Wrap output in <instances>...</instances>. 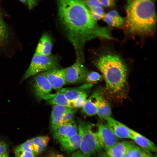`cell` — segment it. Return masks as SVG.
<instances>
[{"label":"cell","mask_w":157,"mask_h":157,"mask_svg":"<svg viewBox=\"0 0 157 157\" xmlns=\"http://www.w3.org/2000/svg\"><path fill=\"white\" fill-rule=\"evenodd\" d=\"M57 3L59 20L75 50L76 59L83 61L87 41L97 38L113 39L110 28L98 24L82 0H59Z\"/></svg>","instance_id":"obj_1"},{"label":"cell","mask_w":157,"mask_h":157,"mask_svg":"<svg viewBox=\"0 0 157 157\" xmlns=\"http://www.w3.org/2000/svg\"><path fill=\"white\" fill-rule=\"evenodd\" d=\"M125 24L131 33L147 35L155 30L156 16L154 2L149 0H129L126 6Z\"/></svg>","instance_id":"obj_2"},{"label":"cell","mask_w":157,"mask_h":157,"mask_svg":"<svg viewBox=\"0 0 157 157\" xmlns=\"http://www.w3.org/2000/svg\"><path fill=\"white\" fill-rule=\"evenodd\" d=\"M95 64L102 74L108 92L113 95L122 93L126 84L127 69L122 58L116 54H104Z\"/></svg>","instance_id":"obj_3"},{"label":"cell","mask_w":157,"mask_h":157,"mask_svg":"<svg viewBox=\"0 0 157 157\" xmlns=\"http://www.w3.org/2000/svg\"><path fill=\"white\" fill-rule=\"evenodd\" d=\"M94 125L89 122L80 120L78 127V133L81 142V151L87 157H91L101 152L103 149L98 140Z\"/></svg>","instance_id":"obj_4"},{"label":"cell","mask_w":157,"mask_h":157,"mask_svg":"<svg viewBox=\"0 0 157 157\" xmlns=\"http://www.w3.org/2000/svg\"><path fill=\"white\" fill-rule=\"evenodd\" d=\"M58 60L57 57L52 54L44 55L35 53L30 65L24 74L22 80L41 72H45L57 68Z\"/></svg>","instance_id":"obj_5"},{"label":"cell","mask_w":157,"mask_h":157,"mask_svg":"<svg viewBox=\"0 0 157 157\" xmlns=\"http://www.w3.org/2000/svg\"><path fill=\"white\" fill-rule=\"evenodd\" d=\"M67 83L74 84L85 81L89 71L80 61L76 60L70 66L63 69Z\"/></svg>","instance_id":"obj_6"},{"label":"cell","mask_w":157,"mask_h":157,"mask_svg":"<svg viewBox=\"0 0 157 157\" xmlns=\"http://www.w3.org/2000/svg\"><path fill=\"white\" fill-rule=\"evenodd\" d=\"M97 135L102 148L106 151L118 142V138L107 124L99 121L97 124Z\"/></svg>","instance_id":"obj_7"},{"label":"cell","mask_w":157,"mask_h":157,"mask_svg":"<svg viewBox=\"0 0 157 157\" xmlns=\"http://www.w3.org/2000/svg\"><path fill=\"white\" fill-rule=\"evenodd\" d=\"M104 99V94L101 88L94 91L88 97L83 107L81 112L86 116H91L97 114L98 108Z\"/></svg>","instance_id":"obj_8"},{"label":"cell","mask_w":157,"mask_h":157,"mask_svg":"<svg viewBox=\"0 0 157 157\" xmlns=\"http://www.w3.org/2000/svg\"><path fill=\"white\" fill-rule=\"evenodd\" d=\"M33 87L35 94L40 99H47L53 89L47 78L42 73L34 78Z\"/></svg>","instance_id":"obj_9"},{"label":"cell","mask_w":157,"mask_h":157,"mask_svg":"<svg viewBox=\"0 0 157 157\" xmlns=\"http://www.w3.org/2000/svg\"><path fill=\"white\" fill-rule=\"evenodd\" d=\"M52 131L54 137L58 141L73 136L78 133V127L73 119L67 122L60 124Z\"/></svg>","instance_id":"obj_10"},{"label":"cell","mask_w":157,"mask_h":157,"mask_svg":"<svg viewBox=\"0 0 157 157\" xmlns=\"http://www.w3.org/2000/svg\"><path fill=\"white\" fill-rule=\"evenodd\" d=\"M47 78L53 89L58 91L67 83L63 69L56 68L42 73Z\"/></svg>","instance_id":"obj_11"},{"label":"cell","mask_w":157,"mask_h":157,"mask_svg":"<svg viewBox=\"0 0 157 157\" xmlns=\"http://www.w3.org/2000/svg\"><path fill=\"white\" fill-rule=\"evenodd\" d=\"M104 120L114 134L118 138H131L132 129L111 117L105 118Z\"/></svg>","instance_id":"obj_12"},{"label":"cell","mask_w":157,"mask_h":157,"mask_svg":"<svg viewBox=\"0 0 157 157\" xmlns=\"http://www.w3.org/2000/svg\"><path fill=\"white\" fill-rule=\"evenodd\" d=\"M93 85L92 84L86 83L76 87L61 88L59 90L71 103L81 94L89 92Z\"/></svg>","instance_id":"obj_13"},{"label":"cell","mask_w":157,"mask_h":157,"mask_svg":"<svg viewBox=\"0 0 157 157\" xmlns=\"http://www.w3.org/2000/svg\"><path fill=\"white\" fill-rule=\"evenodd\" d=\"M133 144L126 141L117 142L106 151V155L108 157H122L128 151Z\"/></svg>","instance_id":"obj_14"},{"label":"cell","mask_w":157,"mask_h":157,"mask_svg":"<svg viewBox=\"0 0 157 157\" xmlns=\"http://www.w3.org/2000/svg\"><path fill=\"white\" fill-rule=\"evenodd\" d=\"M131 139L143 149L149 152H156L157 147L152 142L133 130Z\"/></svg>","instance_id":"obj_15"},{"label":"cell","mask_w":157,"mask_h":157,"mask_svg":"<svg viewBox=\"0 0 157 157\" xmlns=\"http://www.w3.org/2000/svg\"><path fill=\"white\" fill-rule=\"evenodd\" d=\"M52 48L51 39L47 33H44L41 37L36 48L35 53L44 55L51 54Z\"/></svg>","instance_id":"obj_16"},{"label":"cell","mask_w":157,"mask_h":157,"mask_svg":"<svg viewBox=\"0 0 157 157\" xmlns=\"http://www.w3.org/2000/svg\"><path fill=\"white\" fill-rule=\"evenodd\" d=\"M62 148L65 151L71 152L79 148L81 138L78 133L74 136L58 140Z\"/></svg>","instance_id":"obj_17"},{"label":"cell","mask_w":157,"mask_h":157,"mask_svg":"<svg viewBox=\"0 0 157 157\" xmlns=\"http://www.w3.org/2000/svg\"><path fill=\"white\" fill-rule=\"evenodd\" d=\"M103 19L109 25L112 27H121L125 24V19L115 10H110L105 14Z\"/></svg>","instance_id":"obj_18"},{"label":"cell","mask_w":157,"mask_h":157,"mask_svg":"<svg viewBox=\"0 0 157 157\" xmlns=\"http://www.w3.org/2000/svg\"><path fill=\"white\" fill-rule=\"evenodd\" d=\"M47 100V103L48 105H61L72 108L71 102L59 90L56 93L51 94L49 99Z\"/></svg>","instance_id":"obj_19"},{"label":"cell","mask_w":157,"mask_h":157,"mask_svg":"<svg viewBox=\"0 0 157 157\" xmlns=\"http://www.w3.org/2000/svg\"><path fill=\"white\" fill-rule=\"evenodd\" d=\"M33 143L34 153L38 155L41 153L47 145L50 138L47 136H40L31 139Z\"/></svg>","instance_id":"obj_20"},{"label":"cell","mask_w":157,"mask_h":157,"mask_svg":"<svg viewBox=\"0 0 157 157\" xmlns=\"http://www.w3.org/2000/svg\"><path fill=\"white\" fill-rule=\"evenodd\" d=\"M97 114L101 120L108 117H111L112 111L108 102L104 99L101 102L98 109Z\"/></svg>","instance_id":"obj_21"},{"label":"cell","mask_w":157,"mask_h":157,"mask_svg":"<svg viewBox=\"0 0 157 157\" xmlns=\"http://www.w3.org/2000/svg\"><path fill=\"white\" fill-rule=\"evenodd\" d=\"M129 157H149L150 152L136 146L134 144L128 151Z\"/></svg>","instance_id":"obj_22"},{"label":"cell","mask_w":157,"mask_h":157,"mask_svg":"<svg viewBox=\"0 0 157 157\" xmlns=\"http://www.w3.org/2000/svg\"><path fill=\"white\" fill-rule=\"evenodd\" d=\"M64 115L60 113L52 110L51 115V125L52 130L60 124Z\"/></svg>","instance_id":"obj_23"},{"label":"cell","mask_w":157,"mask_h":157,"mask_svg":"<svg viewBox=\"0 0 157 157\" xmlns=\"http://www.w3.org/2000/svg\"><path fill=\"white\" fill-rule=\"evenodd\" d=\"M102 75L97 72H89L86 75L85 81L87 83L93 84L100 81L102 79Z\"/></svg>","instance_id":"obj_24"},{"label":"cell","mask_w":157,"mask_h":157,"mask_svg":"<svg viewBox=\"0 0 157 157\" xmlns=\"http://www.w3.org/2000/svg\"><path fill=\"white\" fill-rule=\"evenodd\" d=\"M89 92L84 93L71 103L72 108L77 109L82 108L84 105L88 98Z\"/></svg>","instance_id":"obj_25"},{"label":"cell","mask_w":157,"mask_h":157,"mask_svg":"<svg viewBox=\"0 0 157 157\" xmlns=\"http://www.w3.org/2000/svg\"><path fill=\"white\" fill-rule=\"evenodd\" d=\"M92 18L96 21L103 19L105 15L104 9L101 7H96L88 9Z\"/></svg>","instance_id":"obj_26"},{"label":"cell","mask_w":157,"mask_h":157,"mask_svg":"<svg viewBox=\"0 0 157 157\" xmlns=\"http://www.w3.org/2000/svg\"><path fill=\"white\" fill-rule=\"evenodd\" d=\"M8 32L6 26L2 19L0 16V44L7 39Z\"/></svg>","instance_id":"obj_27"},{"label":"cell","mask_w":157,"mask_h":157,"mask_svg":"<svg viewBox=\"0 0 157 157\" xmlns=\"http://www.w3.org/2000/svg\"><path fill=\"white\" fill-rule=\"evenodd\" d=\"M14 152L15 157H35L34 153L24 150L18 146L15 149Z\"/></svg>","instance_id":"obj_28"},{"label":"cell","mask_w":157,"mask_h":157,"mask_svg":"<svg viewBox=\"0 0 157 157\" xmlns=\"http://www.w3.org/2000/svg\"><path fill=\"white\" fill-rule=\"evenodd\" d=\"M77 108H71L64 115L60 124L67 122L73 119V117L77 112Z\"/></svg>","instance_id":"obj_29"},{"label":"cell","mask_w":157,"mask_h":157,"mask_svg":"<svg viewBox=\"0 0 157 157\" xmlns=\"http://www.w3.org/2000/svg\"><path fill=\"white\" fill-rule=\"evenodd\" d=\"M18 147L24 150L34 153L33 145L31 139L27 140Z\"/></svg>","instance_id":"obj_30"},{"label":"cell","mask_w":157,"mask_h":157,"mask_svg":"<svg viewBox=\"0 0 157 157\" xmlns=\"http://www.w3.org/2000/svg\"><path fill=\"white\" fill-rule=\"evenodd\" d=\"M89 8L96 7H101L103 6L99 0H89L82 1Z\"/></svg>","instance_id":"obj_31"},{"label":"cell","mask_w":157,"mask_h":157,"mask_svg":"<svg viewBox=\"0 0 157 157\" xmlns=\"http://www.w3.org/2000/svg\"><path fill=\"white\" fill-rule=\"evenodd\" d=\"M72 108H73L61 105H53L52 110L59 112L64 115Z\"/></svg>","instance_id":"obj_32"},{"label":"cell","mask_w":157,"mask_h":157,"mask_svg":"<svg viewBox=\"0 0 157 157\" xmlns=\"http://www.w3.org/2000/svg\"><path fill=\"white\" fill-rule=\"evenodd\" d=\"M103 6L110 7L115 5V1L113 0H99Z\"/></svg>","instance_id":"obj_33"},{"label":"cell","mask_w":157,"mask_h":157,"mask_svg":"<svg viewBox=\"0 0 157 157\" xmlns=\"http://www.w3.org/2000/svg\"><path fill=\"white\" fill-rule=\"evenodd\" d=\"M8 147V144L0 139V154L7 151Z\"/></svg>","instance_id":"obj_34"},{"label":"cell","mask_w":157,"mask_h":157,"mask_svg":"<svg viewBox=\"0 0 157 157\" xmlns=\"http://www.w3.org/2000/svg\"><path fill=\"white\" fill-rule=\"evenodd\" d=\"M20 1L22 3L27 4L29 8L31 9L37 4L38 1L36 0H21Z\"/></svg>","instance_id":"obj_35"},{"label":"cell","mask_w":157,"mask_h":157,"mask_svg":"<svg viewBox=\"0 0 157 157\" xmlns=\"http://www.w3.org/2000/svg\"><path fill=\"white\" fill-rule=\"evenodd\" d=\"M71 157H87L81 151H78L74 153L71 155Z\"/></svg>","instance_id":"obj_36"},{"label":"cell","mask_w":157,"mask_h":157,"mask_svg":"<svg viewBox=\"0 0 157 157\" xmlns=\"http://www.w3.org/2000/svg\"><path fill=\"white\" fill-rule=\"evenodd\" d=\"M46 157H65L63 155L59 154H52Z\"/></svg>","instance_id":"obj_37"},{"label":"cell","mask_w":157,"mask_h":157,"mask_svg":"<svg viewBox=\"0 0 157 157\" xmlns=\"http://www.w3.org/2000/svg\"><path fill=\"white\" fill-rule=\"evenodd\" d=\"M0 157H9L7 151L0 154Z\"/></svg>","instance_id":"obj_38"},{"label":"cell","mask_w":157,"mask_h":157,"mask_svg":"<svg viewBox=\"0 0 157 157\" xmlns=\"http://www.w3.org/2000/svg\"><path fill=\"white\" fill-rule=\"evenodd\" d=\"M122 157H129L128 152L126 154L124 155Z\"/></svg>","instance_id":"obj_39"},{"label":"cell","mask_w":157,"mask_h":157,"mask_svg":"<svg viewBox=\"0 0 157 157\" xmlns=\"http://www.w3.org/2000/svg\"><path fill=\"white\" fill-rule=\"evenodd\" d=\"M149 157H155L152 156V155H151H151H150V156H149Z\"/></svg>","instance_id":"obj_40"}]
</instances>
